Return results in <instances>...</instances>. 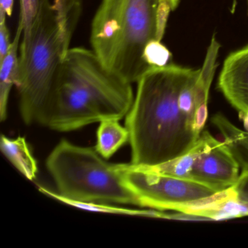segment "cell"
<instances>
[{
    "label": "cell",
    "instance_id": "obj_8",
    "mask_svg": "<svg viewBox=\"0 0 248 248\" xmlns=\"http://www.w3.org/2000/svg\"><path fill=\"white\" fill-rule=\"evenodd\" d=\"M217 85L239 117L248 111V45L227 56Z\"/></svg>",
    "mask_w": 248,
    "mask_h": 248
},
{
    "label": "cell",
    "instance_id": "obj_20",
    "mask_svg": "<svg viewBox=\"0 0 248 248\" xmlns=\"http://www.w3.org/2000/svg\"><path fill=\"white\" fill-rule=\"evenodd\" d=\"M240 118L243 120L244 127L245 131L248 132V111L243 115L241 116Z\"/></svg>",
    "mask_w": 248,
    "mask_h": 248
},
{
    "label": "cell",
    "instance_id": "obj_11",
    "mask_svg": "<svg viewBox=\"0 0 248 248\" xmlns=\"http://www.w3.org/2000/svg\"><path fill=\"white\" fill-rule=\"evenodd\" d=\"M0 149L11 164L27 179L34 181L38 173V165L24 137L10 139L2 135Z\"/></svg>",
    "mask_w": 248,
    "mask_h": 248
},
{
    "label": "cell",
    "instance_id": "obj_18",
    "mask_svg": "<svg viewBox=\"0 0 248 248\" xmlns=\"http://www.w3.org/2000/svg\"><path fill=\"white\" fill-rule=\"evenodd\" d=\"M10 31L7 26V20L0 21V62L8 55L11 46Z\"/></svg>",
    "mask_w": 248,
    "mask_h": 248
},
{
    "label": "cell",
    "instance_id": "obj_1",
    "mask_svg": "<svg viewBox=\"0 0 248 248\" xmlns=\"http://www.w3.org/2000/svg\"><path fill=\"white\" fill-rule=\"evenodd\" d=\"M200 70L169 63L150 67L137 82L126 116L131 163L154 166L189 152L201 136L208 111L184 91Z\"/></svg>",
    "mask_w": 248,
    "mask_h": 248
},
{
    "label": "cell",
    "instance_id": "obj_17",
    "mask_svg": "<svg viewBox=\"0 0 248 248\" xmlns=\"http://www.w3.org/2000/svg\"><path fill=\"white\" fill-rule=\"evenodd\" d=\"M172 11V5L168 0H159L156 14V40L162 41Z\"/></svg>",
    "mask_w": 248,
    "mask_h": 248
},
{
    "label": "cell",
    "instance_id": "obj_4",
    "mask_svg": "<svg viewBox=\"0 0 248 248\" xmlns=\"http://www.w3.org/2000/svg\"><path fill=\"white\" fill-rule=\"evenodd\" d=\"M159 0H101L91 24V50L108 70L137 83L150 68L143 58L156 39Z\"/></svg>",
    "mask_w": 248,
    "mask_h": 248
},
{
    "label": "cell",
    "instance_id": "obj_6",
    "mask_svg": "<svg viewBox=\"0 0 248 248\" xmlns=\"http://www.w3.org/2000/svg\"><path fill=\"white\" fill-rule=\"evenodd\" d=\"M123 180L136 194L140 207L194 215L218 199L220 192L191 180L139 169L123 164Z\"/></svg>",
    "mask_w": 248,
    "mask_h": 248
},
{
    "label": "cell",
    "instance_id": "obj_22",
    "mask_svg": "<svg viewBox=\"0 0 248 248\" xmlns=\"http://www.w3.org/2000/svg\"><path fill=\"white\" fill-rule=\"evenodd\" d=\"M247 5H248V0H247Z\"/></svg>",
    "mask_w": 248,
    "mask_h": 248
},
{
    "label": "cell",
    "instance_id": "obj_12",
    "mask_svg": "<svg viewBox=\"0 0 248 248\" xmlns=\"http://www.w3.org/2000/svg\"><path fill=\"white\" fill-rule=\"evenodd\" d=\"M38 190L47 197H51L67 205L77 207L78 209L93 212V213H109V214L124 215V216H141V217H155V218L165 219L166 213L161 210H138V209L124 208V207H116L106 203L84 202L66 198L58 193L54 192L46 187L38 186Z\"/></svg>",
    "mask_w": 248,
    "mask_h": 248
},
{
    "label": "cell",
    "instance_id": "obj_14",
    "mask_svg": "<svg viewBox=\"0 0 248 248\" xmlns=\"http://www.w3.org/2000/svg\"><path fill=\"white\" fill-rule=\"evenodd\" d=\"M212 123L223 136L242 170H248V132L243 131L222 114H216Z\"/></svg>",
    "mask_w": 248,
    "mask_h": 248
},
{
    "label": "cell",
    "instance_id": "obj_16",
    "mask_svg": "<svg viewBox=\"0 0 248 248\" xmlns=\"http://www.w3.org/2000/svg\"><path fill=\"white\" fill-rule=\"evenodd\" d=\"M40 0H20L18 23L22 26L23 37L30 34L36 16L40 9Z\"/></svg>",
    "mask_w": 248,
    "mask_h": 248
},
{
    "label": "cell",
    "instance_id": "obj_19",
    "mask_svg": "<svg viewBox=\"0 0 248 248\" xmlns=\"http://www.w3.org/2000/svg\"><path fill=\"white\" fill-rule=\"evenodd\" d=\"M14 0H0V21L11 17L14 11Z\"/></svg>",
    "mask_w": 248,
    "mask_h": 248
},
{
    "label": "cell",
    "instance_id": "obj_5",
    "mask_svg": "<svg viewBox=\"0 0 248 248\" xmlns=\"http://www.w3.org/2000/svg\"><path fill=\"white\" fill-rule=\"evenodd\" d=\"M91 147L63 139L46 159L58 194L84 202L139 206L136 194L124 184L123 164H111Z\"/></svg>",
    "mask_w": 248,
    "mask_h": 248
},
{
    "label": "cell",
    "instance_id": "obj_10",
    "mask_svg": "<svg viewBox=\"0 0 248 248\" xmlns=\"http://www.w3.org/2000/svg\"><path fill=\"white\" fill-rule=\"evenodd\" d=\"M22 26L18 23L15 37L11 48L4 60L0 62V120L4 122L8 117V101L13 87L18 82L19 48Z\"/></svg>",
    "mask_w": 248,
    "mask_h": 248
},
{
    "label": "cell",
    "instance_id": "obj_9",
    "mask_svg": "<svg viewBox=\"0 0 248 248\" xmlns=\"http://www.w3.org/2000/svg\"><path fill=\"white\" fill-rule=\"evenodd\" d=\"M203 216L208 220H226L248 216V170H242L236 184L223 192Z\"/></svg>",
    "mask_w": 248,
    "mask_h": 248
},
{
    "label": "cell",
    "instance_id": "obj_2",
    "mask_svg": "<svg viewBox=\"0 0 248 248\" xmlns=\"http://www.w3.org/2000/svg\"><path fill=\"white\" fill-rule=\"evenodd\" d=\"M135 95L132 84L112 73L92 50L70 48L42 125L70 132L128 114Z\"/></svg>",
    "mask_w": 248,
    "mask_h": 248
},
{
    "label": "cell",
    "instance_id": "obj_13",
    "mask_svg": "<svg viewBox=\"0 0 248 248\" xmlns=\"http://www.w3.org/2000/svg\"><path fill=\"white\" fill-rule=\"evenodd\" d=\"M99 123L95 149L102 157L108 159L129 142V132L115 119H107Z\"/></svg>",
    "mask_w": 248,
    "mask_h": 248
},
{
    "label": "cell",
    "instance_id": "obj_15",
    "mask_svg": "<svg viewBox=\"0 0 248 248\" xmlns=\"http://www.w3.org/2000/svg\"><path fill=\"white\" fill-rule=\"evenodd\" d=\"M172 54L159 40H152L148 43L143 53L145 62L150 67H163L169 64Z\"/></svg>",
    "mask_w": 248,
    "mask_h": 248
},
{
    "label": "cell",
    "instance_id": "obj_7",
    "mask_svg": "<svg viewBox=\"0 0 248 248\" xmlns=\"http://www.w3.org/2000/svg\"><path fill=\"white\" fill-rule=\"evenodd\" d=\"M240 168L229 146L216 139L194 162L189 179L221 192L236 184Z\"/></svg>",
    "mask_w": 248,
    "mask_h": 248
},
{
    "label": "cell",
    "instance_id": "obj_21",
    "mask_svg": "<svg viewBox=\"0 0 248 248\" xmlns=\"http://www.w3.org/2000/svg\"><path fill=\"white\" fill-rule=\"evenodd\" d=\"M170 2L171 5H172V11L178 8V5H179L180 0H168Z\"/></svg>",
    "mask_w": 248,
    "mask_h": 248
},
{
    "label": "cell",
    "instance_id": "obj_3",
    "mask_svg": "<svg viewBox=\"0 0 248 248\" xmlns=\"http://www.w3.org/2000/svg\"><path fill=\"white\" fill-rule=\"evenodd\" d=\"M82 0H40L30 34L19 48L16 87L27 125L42 124L82 14Z\"/></svg>",
    "mask_w": 248,
    "mask_h": 248
}]
</instances>
